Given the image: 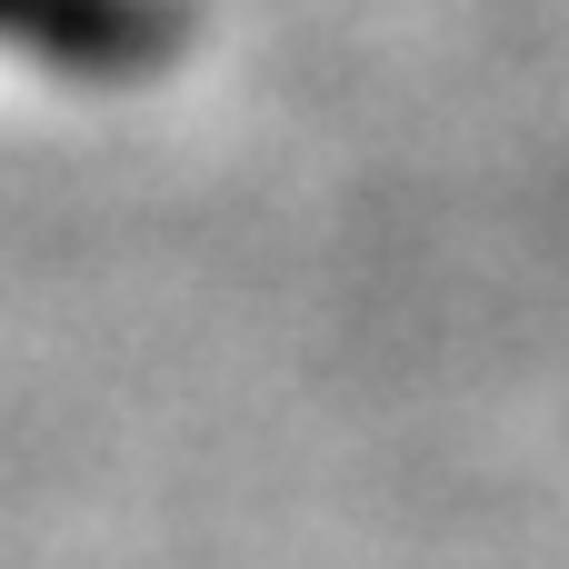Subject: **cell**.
I'll use <instances>...</instances> for the list:
<instances>
[{"instance_id":"obj_1","label":"cell","mask_w":569,"mask_h":569,"mask_svg":"<svg viewBox=\"0 0 569 569\" xmlns=\"http://www.w3.org/2000/svg\"><path fill=\"white\" fill-rule=\"evenodd\" d=\"M190 50L180 0H0V60L70 90H140Z\"/></svg>"}]
</instances>
